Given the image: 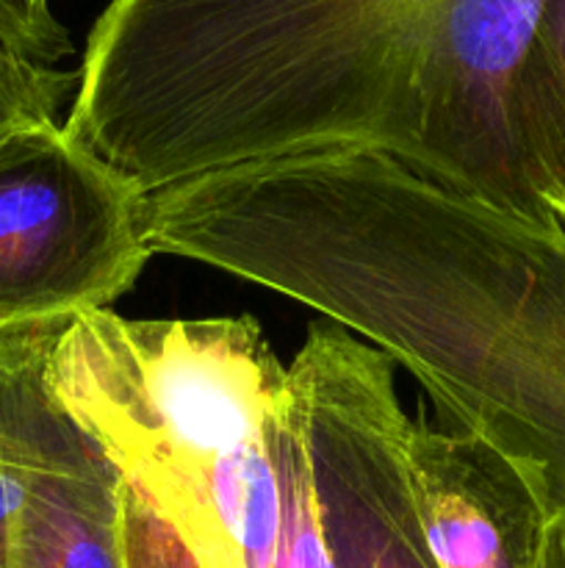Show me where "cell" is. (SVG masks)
<instances>
[{
    "label": "cell",
    "instance_id": "obj_6",
    "mask_svg": "<svg viewBox=\"0 0 565 568\" xmlns=\"http://www.w3.org/2000/svg\"><path fill=\"white\" fill-rule=\"evenodd\" d=\"M546 0H443L421 103L419 170L476 200L552 222L526 181L513 89Z\"/></svg>",
    "mask_w": 565,
    "mask_h": 568
},
{
    "label": "cell",
    "instance_id": "obj_7",
    "mask_svg": "<svg viewBox=\"0 0 565 568\" xmlns=\"http://www.w3.org/2000/svg\"><path fill=\"white\" fill-rule=\"evenodd\" d=\"M408 477L438 568H537L552 521L530 477L471 433L410 422Z\"/></svg>",
    "mask_w": 565,
    "mask_h": 568
},
{
    "label": "cell",
    "instance_id": "obj_11",
    "mask_svg": "<svg viewBox=\"0 0 565 568\" xmlns=\"http://www.w3.org/2000/svg\"><path fill=\"white\" fill-rule=\"evenodd\" d=\"M122 552L125 568H199L177 532L127 483L122 486Z\"/></svg>",
    "mask_w": 565,
    "mask_h": 568
},
{
    "label": "cell",
    "instance_id": "obj_5",
    "mask_svg": "<svg viewBox=\"0 0 565 568\" xmlns=\"http://www.w3.org/2000/svg\"><path fill=\"white\" fill-rule=\"evenodd\" d=\"M55 327L0 333V442L20 480L14 568H125V480L50 386Z\"/></svg>",
    "mask_w": 565,
    "mask_h": 568
},
{
    "label": "cell",
    "instance_id": "obj_14",
    "mask_svg": "<svg viewBox=\"0 0 565 568\" xmlns=\"http://www.w3.org/2000/svg\"><path fill=\"white\" fill-rule=\"evenodd\" d=\"M537 568H565V516H554L548 521Z\"/></svg>",
    "mask_w": 565,
    "mask_h": 568
},
{
    "label": "cell",
    "instance_id": "obj_8",
    "mask_svg": "<svg viewBox=\"0 0 565 568\" xmlns=\"http://www.w3.org/2000/svg\"><path fill=\"white\" fill-rule=\"evenodd\" d=\"M513 125L532 192L565 220V0H546L513 89Z\"/></svg>",
    "mask_w": 565,
    "mask_h": 568
},
{
    "label": "cell",
    "instance_id": "obj_9",
    "mask_svg": "<svg viewBox=\"0 0 565 568\" xmlns=\"http://www.w3.org/2000/svg\"><path fill=\"white\" fill-rule=\"evenodd\" d=\"M277 469H280V532H277L275 568H336L321 527L294 386L291 403L277 433Z\"/></svg>",
    "mask_w": 565,
    "mask_h": 568
},
{
    "label": "cell",
    "instance_id": "obj_12",
    "mask_svg": "<svg viewBox=\"0 0 565 568\" xmlns=\"http://www.w3.org/2000/svg\"><path fill=\"white\" fill-rule=\"evenodd\" d=\"M0 44L44 67L72 53L70 31L53 14L50 0H0Z\"/></svg>",
    "mask_w": 565,
    "mask_h": 568
},
{
    "label": "cell",
    "instance_id": "obj_10",
    "mask_svg": "<svg viewBox=\"0 0 565 568\" xmlns=\"http://www.w3.org/2000/svg\"><path fill=\"white\" fill-rule=\"evenodd\" d=\"M75 89L78 70L37 64L0 44V142L20 128L55 120Z\"/></svg>",
    "mask_w": 565,
    "mask_h": 568
},
{
    "label": "cell",
    "instance_id": "obj_2",
    "mask_svg": "<svg viewBox=\"0 0 565 568\" xmlns=\"http://www.w3.org/2000/svg\"><path fill=\"white\" fill-rule=\"evenodd\" d=\"M48 381L114 466L155 453L244 447L291 399L253 316L125 320L86 311L59 322Z\"/></svg>",
    "mask_w": 565,
    "mask_h": 568
},
{
    "label": "cell",
    "instance_id": "obj_13",
    "mask_svg": "<svg viewBox=\"0 0 565 568\" xmlns=\"http://www.w3.org/2000/svg\"><path fill=\"white\" fill-rule=\"evenodd\" d=\"M17 516H20V480L0 442V568H14Z\"/></svg>",
    "mask_w": 565,
    "mask_h": 568
},
{
    "label": "cell",
    "instance_id": "obj_4",
    "mask_svg": "<svg viewBox=\"0 0 565 568\" xmlns=\"http://www.w3.org/2000/svg\"><path fill=\"white\" fill-rule=\"evenodd\" d=\"M288 375L336 568H438L410 494V419L391 361L314 325Z\"/></svg>",
    "mask_w": 565,
    "mask_h": 568
},
{
    "label": "cell",
    "instance_id": "obj_1",
    "mask_svg": "<svg viewBox=\"0 0 565 568\" xmlns=\"http://www.w3.org/2000/svg\"><path fill=\"white\" fill-rule=\"evenodd\" d=\"M443 0H111L66 136L142 194L253 161L371 148L419 170Z\"/></svg>",
    "mask_w": 565,
    "mask_h": 568
},
{
    "label": "cell",
    "instance_id": "obj_3",
    "mask_svg": "<svg viewBox=\"0 0 565 568\" xmlns=\"http://www.w3.org/2000/svg\"><path fill=\"white\" fill-rule=\"evenodd\" d=\"M153 255L147 194L59 122L0 142V333L109 308Z\"/></svg>",
    "mask_w": 565,
    "mask_h": 568
}]
</instances>
